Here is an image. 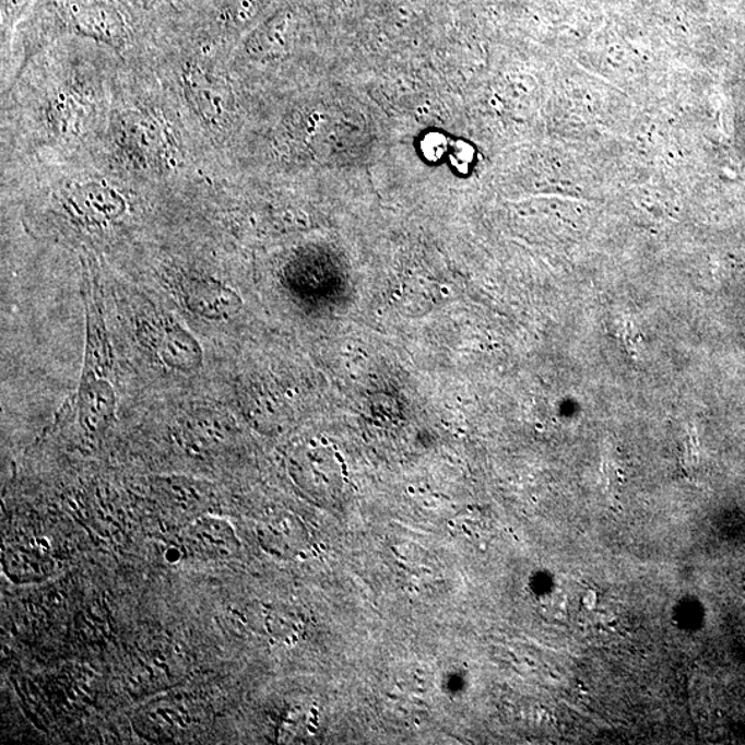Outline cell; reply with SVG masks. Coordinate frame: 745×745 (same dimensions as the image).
Masks as SVG:
<instances>
[{
  "label": "cell",
  "instance_id": "cell-3",
  "mask_svg": "<svg viewBox=\"0 0 745 745\" xmlns=\"http://www.w3.org/2000/svg\"><path fill=\"white\" fill-rule=\"evenodd\" d=\"M67 209L72 216L88 225H107L126 213V199L103 181L79 184L68 191Z\"/></svg>",
  "mask_w": 745,
  "mask_h": 745
},
{
  "label": "cell",
  "instance_id": "cell-2",
  "mask_svg": "<svg viewBox=\"0 0 745 745\" xmlns=\"http://www.w3.org/2000/svg\"><path fill=\"white\" fill-rule=\"evenodd\" d=\"M184 306L206 321H224L243 307V300L233 288L209 275H190L181 281Z\"/></svg>",
  "mask_w": 745,
  "mask_h": 745
},
{
  "label": "cell",
  "instance_id": "cell-5",
  "mask_svg": "<svg viewBox=\"0 0 745 745\" xmlns=\"http://www.w3.org/2000/svg\"><path fill=\"white\" fill-rule=\"evenodd\" d=\"M73 31L87 38L120 47L126 39V25L118 10L105 3H73L68 9Z\"/></svg>",
  "mask_w": 745,
  "mask_h": 745
},
{
  "label": "cell",
  "instance_id": "cell-7",
  "mask_svg": "<svg viewBox=\"0 0 745 745\" xmlns=\"http://www.w3.org/2000/svg\"><path fill=\"white\" fill-rule=\"evenodd\" d=\"M582 602H584V605L589 606L590 608L594 607L596 603V595L594 594V592H589V594L584 596V600H582Z\"/></svg>",
  "mask_w": 745,
  "mask_h": 745
},
{
  "label": "cell",
  "instance_id": "cell-4",
  "mask_svg": "<svg viewBox=\"0 0 745 745\" xmlns=\"http://www.w3.org/2000/svg\"><path fill=\"white\" fill-rule=\"evenodd\" d=\"M182 91L193 111L209 126H220L227 119L229 92L223 81L198 66H188L182 72Z\"/></svg>",
  "mask_w": 745,
  "mask_h": 745
},
{
  "label": "cell",
  "instance_id": "cell-6",
  "mask_svg": "<svg viewBox=\"0 0 745 745\" xmlns=\"http://www.w3.org/2000/svg\"><path fill=\"white\" fill-rule=\"evenodd\" d=\"M119 143L125 154L135 166L151 167L161 164L165 141L159 128L150 119L134 115L126 117L119 125Z\"/></svg>",
  "mask_w": 745,
  "mask_h": 745
},
{
  "label": "cell",
  "instance_id": "cell-1",
  "mask_svg": "<svg viewBox=\"0 0 745 745\" xmlns=\"http://www.w3.org/2000/svg\"><path fill=\"white\" fill-rule=\"evenodd\" d=\"M140 335L169 369L192 372L202 366L203 351L196 335L170 318L152 319Z\"/></svg>",
  "mask_w": 745,
  "mask_h": 745
}]
</instances>
